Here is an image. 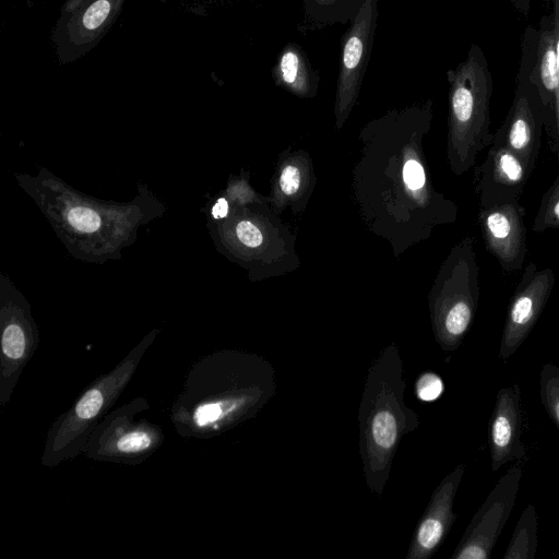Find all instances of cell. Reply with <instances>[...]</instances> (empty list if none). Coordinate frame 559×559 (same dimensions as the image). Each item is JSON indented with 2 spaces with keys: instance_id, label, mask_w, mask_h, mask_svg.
I'll list each match as a JSON object with an SVG mask.
<instances>
[{
  "instance_id": "6da1fadb",
  "label": "cell",
  "mask_w": 559,
  "mask_h": 559,
  "mask_svg": "<svg viewBox=\"0 0 559 559\" xmlns=\"http://www.w3.org/2000/svg\"><path fill=\"white\" fill-rule=\"evenodd\" d=\"M399 348H384L368 369L358 412L359 451L368 488L381 496L403 437L417 429L418 415L407 406Z\"/></svg>"
},
{
  "instance_id": "7a4b0ae2",
  "label": "cell",
  "mask_w": 559,
  "mask_h": 559,
  "mask_svg": "<svg viewBox=\"0 0 559 559\" xmlns=\"http://www.w3.org/2000/svg\"><path fill=\"white\" fill-rule=\"evenodd\" d=\"M450 121L456 165L466 170L478 153L491 145L490 100L492 76L483 49L472 44L465 60L447 72Z\"/></svg>"
},
{
  "instance_id": "3957f363",
  "label": "cell",
  "mask_w": 559,
  "mask_h": 559,
  "mask_svg": "<svg viewBox=\"0 0 559 559\" xmlns=\"http://www.w3.org/2000/svg\"><path fill=\"white\" fill-rule=\"evenodd\" d=\"M537 28L528 25L523 34L521 59L512 105L499 129L493 144L503 145L518 154L534 170L545 130L542 99L531 72L536 57Z\"/></svg>"
},
{
  "instance_id": "277c9868",
  "label": "cell",
  "mask_w": 559,
  "mask_h": 559,
  "mask_svg": "<svg viewBox=\"0 0 559 559\" xmlns=\"http://www.w3.org/2000/svg\"><path fill=\"white\" fill-rule=\"evenodd\" d=\"M126 1L83 0L60 12L51 34L59 63H72L90 52L115 24Z\"/></svg>"
},
{
  "instance_id": "5b68a950",
  "label": "cell",
  "mask_w": 559,
  "mask_h": 559,
  "mask_svg": "<svg viewBox=\"0 0 559 559\" xmlns=\"http://www.w3.org/2000/svg\"><path fill=\"white\" fill-rule=\"evenodd\" d=\"M522 469L511 467L500 478L466 528L453 559H487L510 515Z\"/></svg>"
},
{
  "instance_id": "8992f818",
  "label": "cell",
  "mask_w": 559,
  "mask_h": 559,
  "mask_svg": "<svg viewBox=\"0 0 559 559\" xmlns=\"http://www.w3.org/2000/svg\"><path fill=\"white\" fill-rule=\"evenodd\" d=\"M378 14V0H367L342 37L336 83L340 111L348 108L360 88L371 56Z\"/></svg>"
},
{
  "instance_id": "52a82bcc",
  "label": "cell",
  "mask_w": 559,
  "mask_h": 559,
  "mask_svg": "<svg viewBox=\"0 0 559 559\" xmlns=\"http://www.w3.org/2000/svg\"><path fill=\"white\" fill-rule=\"evenodd\" d=\"M525 209L519 201L480 207L479 225L486 250L504 272L523 267L527 254Z\"/></svg>"
},
{
  "instance_id": "ba28073f",
  "label": "cell",
  "mask_w": 559,
  "mask_h": 559,
  "mask_svg": "<svg viewBox=\"0 0 559 559\" xmlns=\"http://www.w3.org/2000/svg\"><path fill=\"white\" fill-rule=\"evenodd\" d=\"M555 286L550 267L538 270L530 262L511 299L502 337L501 354L513 353L539 318Z\"/></svg>"
},
{
  "instance_id": "9c48e42d",
  "label": "cell",
  "mask_w": 559,
  "mask_h": 559,
  "mask_svg": "<svg viewBox=\"0 0 559 559\" xmlns=\"http://www.w3.org/2000/svg\"><path fill=\"white\" fill-rule=\"evenodd\" d=\"M533 170L510 148L491 144L478 168L480 207L516 202Z\"/></svg>"
},
{
  "instance_id": "30bf717a",
  "label": "cell",
  "mask_w": 559,
  "mask_h": 559,
  "mask_svg": "<svg viewBox=\"0 0 559 559\" xmlns=\"http://www.w3.org/2000/svg\"><path fill=\"white\" fill-rule=\"evenodd\" d=\"M463 474L464 465H457L435 489L414 532L407 559H427L443 542L456 518L453 502Z\"/></svg>"
},
{
  "instance_id": "8fae6325",
  "label": "cell",
  "mask_w": 559,
  "mask_h": 559,
  "mask_svg": "<svg viewBox=\"0 0 559 559\" xmlns=\"http://www.w3.org/2000/svg\"><path fill=\"white\" fill-rule=\"evenodd\" d=\"M468 240L454 295L439 317L438 341L444 349H453L472 323L479 297L478 267Z\"/></svg>"
},
{
  "instance_id": "7c38bea8",
  "label": "cell",
  "mask_w": 559,
  "mask_h": 559,
  "mask_svg": "<svg viewBox=\"0 0 559 559\" xmlns=\"http://www.w3.org/2000/svg\"><path fill=\"white\" fill-rule=\"evenodd\" d=\"M519 402L518 385L502 389L497 395L490 428L493 471L512 459L524 456V450L520 443Z\"/></svg>"
},
{
  "instance_id": "4fadbf2b",
  "label": "cell",
  "mask_w": 559,
  "mask_h": 559,
  "mask_svg": "<svg viewBox=\"0 0 559 559\" xmlns=\"http://www.w3.org/2000/svg\"><path fill=\"white\" fill-rule=\"evenodd\" d=\"M537 32V51L531 76L542 99L545 114V131L550 138L558 90L557 56L550 15L542 16Z\"/></svg>"
},
{
  "instance_id": "5bb4252c",
  "label": "cell",
  "mask_w": 559,
  "mask_h": 559,
  "mask_svg": "<svg viewBox=\"0 0 559 559\" xmlns=\"http://www.w3.org/2000/svg\"><path fill=\"white\" fill-rule=\"evenodd\" d=\"M276 84L298 95H310L319 84V72L296 43L283 47L272 68Z\"/></svg>"
},
{
  "instance_id": "9a60e30c",
  "label": "cell",
  "mask_w": 559,
  "mask_h": 559,
  "mask_svg": "<svg viewBox=\"0 0 559 559\" xmlns=\"http://www.w3.org/2000/svg\"><path fill=\"white\" fill-rule=\"evenodd\" d=\"M367 0H301L302 32L350 23Z\"/></svg>"
},
{
  "instance_id": "2e32d148",
  "label": "cell",
  "mask_w": 559,
  "mask_h": 559,
  "mask_svg": "<svg viewBox=\"0 0 559 559\" xmlns=\"http://www.w3.org/2000/svg\"><path fill=\"white\" fill-rule=\"evenodd\" d=\"M536 513L533 506H528L514 530L508 551L507 559L533 558L536 549Z\"/></svg>"
},
{
  "instance_id": "e0dca14e",
  "label": "cell",
  "mask_w": 559,
  "mask_h": 559,
  "mask_svg": "<svg viewBox=\"0 0 559 559\" xmlns=\"http://www.w3.org/2000/svg\"><path fill=\"white\" fill-rule=\"evenodd\" d=\"M549 228H559V174L543 195L532 226L535 233Z\"/></svg>"
},
{
  "instance_id": "ac0fdd59",
  "label": "cell",
  "mask_w": 559,
  "mask_h": 559,
  "mask_svg": "<svg viewBox=\"0 0 559 559\" xmlns=\"http://www.w3.org/2000/svg\"><path fill=\"white\" fill-rule=\"evenodd\" d=\"M540 385L544 404L559 425V368L546 365L542 372Z\"/></svg>"
},
{
  "instance_id": "d6986e66",
  "label": "cell",
  "mask_w": 559,
  "mask_h": 559,
  "mask_svg": "<svg viewBox=\"0 0 559 559\" xmlns=\"http://www.w3.org/2000/svg\"><path fill=\"white\" fill-rule=\"evenodd\" d=\"M552 29L555 36L556 56H557V74H558V90L556 95L554 126L551 131L552 150L557 155L559 167V0H552L551 12Z\"/></svg>"
},
{
  "instance_id": "ffe728a7",
  "label": "cell",
  "mask_w": 559,
  "mask_h": 559,
  "mask_svg": "<svg viewBox=\"0 0 559 559\" xmlns=\"http://www.w3.org/2000/svg\"><path fill=\"white\" fill-rule=\"evenodd\" d=\"M415 392L417 397L424 402L435 401L443 392V382L438 374L425 372L417 379Z\"/></svg>"
},
{
  "instance_id": "44dd1931",
  "label": "cell",
  "mask_w": 559,
  "mask_h": 559,
  "mask_svg": "<svg viewBox=\"0 0 559 559\" xmlns=\"http://www.w3.org/2000/svg\"><path fill=\"white\" fill-rule=\"evenodd\" d=\"M68 221L75 229L81 231L92 233L99 228L100 218L99 215L83 206H76L69 211Z\"/></svg>"
},
{
  "instance_id": "7402d4cb",
  "label": "cell",
  "mask_w": 559,
  "mask_h": 559,
  "mask_svg": "<svg viewBox=\"0 0 559 559\" xmlns=\"http://www.w3.org/2000/svg\"><path fill=\"white\" fill-rule=\"evenodd\" d=\"M2 349L5 356L17 359L24 354L25 337L22 329L16 324L5 328L2 335Z\"/></svg>"
},
{
  "instance_id": "603a6c76",
  "label": "cell",
  "mask_w": 559,
  "mask_h": 559,
  "mask_svg": "<svg viewBox=\"0 0 559 559\" xmlns=\"http://www.w3.org/2000/svg\"><path fill=\"white\" fill-rule=\"evenodd\" d=\"M103 405V396L97 390H90L79 401L75 407V413L81 418H91L95 416Z\"/></svg>"
},
{
  "instance_id": "cb8c5ba5",
  "label": "cell",
  "mask_w": 559,
  "mask_h": 559,
  "mask_svg": "<svg viewBox=\"0 0 559 559\" xmlns=\"http://www.w3.org/2000/svg\"><path fill=\"white\" fill-rule=\"evenodd\" d=\"M150 443L151 439L146 433L135 431L120 438L117 447L122 452H138L146 449Z\"/></svg>"
},
{
  "instance_id": "d4e9b609",
  "label": "cell",
  "mask_w": 559,
  "mask_h": 559,
  "mask_svg": "<svg viewBox=\"0 0 559 559\" xmlns=\"http://www.w3.org/2000/svg\"><path fill=\"white\" fill-rule=\"evenodd\" d=\"M236 234L243 245L251 248L260 246L263 241L260 229L247 221H242L237 225Z\"/></svg>"
},
{
  "instance_id": "484cf974",
  "label": "cell",
  "mask_w": 559,
  "mask_h": 559,
  "mask_svg": "<svg viewBox=\"0 0 559 559\" xmlns=\"http://www.w3.org/2000/svg\"><path fill=\"white\" fill-rule=\"evenodd\" d=\"M403 177L405 183L412 190L420 189L425 183V171L416 160H408L404 165Z\"/></svg>"
},
{
  "instance_id": "4316f807",
  "label": "cell",
  "mask_w": 559,
  "mask_h": 559,
  "mask_svg": "<svg viewBox=\"0 0 559 559\" xmlns=\"http://www.w3.org/2000/svg\"><path fill=\"white\" fill-rule=\"evenodd\" d=\"M280 186L284 193L294 194L300 186V173L297 167L286 166L280 178Z\"/></svg>"
},
{
  "instance_id": "83f0119b",
  "label": "cell",
  "mask_w": 559,
  "mask_h": 559,
  "mask_svg": "<svg viewBox=\"0 0 559 559\" xmlns=\"http://www.w3.org/2000/svg\"><path fill=\"white\" fill-rule=\"evenodd\" d=\"M222 413L223 411L219 403L205 404L197 409L194 414V421L199 426H204L218 419Z\"/></svg>"
},
{
  "instance_id": "f1b7e54d",
  "label": "cell",
  "mask_w": 559,
  "mask_h": 559,
  "mask_svg": "<svg viewBox=\"0 0 559 559\" xmlns=\"http://www.w3.org/2000/svg\"><path fill=\"white\" fill-rule=\"evenodd\" d=\"M228 213V203L225 199H218L212 210L214 218H223Z\"/></svg>"
},
{
  "instance_id": "f546056e",
  "label": "cell",
  "mask_w": 559,
  "mask_h": 559,
  "mask_svg": "<svg viewBox=\"0 0 559 559\" xmlns=\"http://www.w3.org/2000/svg\"><path fill=\"white\" fill-rule=\"evenodd\" d=\"M83 0H67L61 7L60 12H68L78 7Z\"/></svg>"
},
{
  "instance_id": "4dcf8cb0",
  "label": "cell",
  "mask_w": 559,
  "mask_h": 559,
  "mask_svg": "<svg viewBox=\"0 0 559 559\" xmlns=\"http://www.w3.org/2000/svg\"><path fill=\"white\" fill-rule=\"evenodd\" d=\"M159 1H162V2H166V1H169V0H159Z\"/></svg>"
}]
</instances>
